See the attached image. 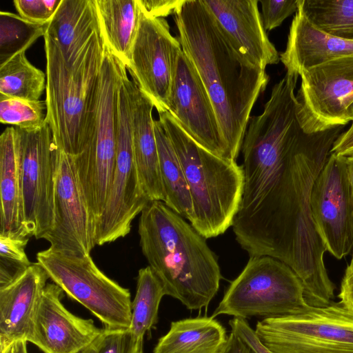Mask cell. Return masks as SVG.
Instances as JSON below:
<instances>
[{
	"label": "cell",
	"instance_id": "cell-17",
	"mask_svg": "<svg viewBox=\"0 0 353 353\" xmlns=\"http://www.w3.org/2000/svg\"><path fill=\"white\" fill-rule=\"evenodd\" d=\"M168 112L199 145L230 159L210 97L183 50L175 68Z\"/></svg>",
	"mask_w": 353,
	"mask_h": 353
},
{
	"label": "cell",
	"instance_id": "cell-26",
	"mask_svg": "<svg viewBox=\"0 0 353 353\" xmlns=\"http://www.w3.org/2000/svg\"><path fill=\"white\" fill-rule=\"evenodd\" d=\"M105 45L125 66L138 30V0H95Z\"/></svg>",
	"mask_w": 353,
	"mask_h": 353
},
{
	"label": "cell",
	"instance_id": "cell-1",
	"mask_svg": "<svg viewBox=\"0 0 353 353\" xmlns=\"http://www.w3.org/2000/svg\"><path fill=\"white\" fill-rule=\"evenodd\" d=\"M343 126L310 134L282 160L259 204L236 215V240L250 256H269L292 269L301 279L306 302L324 307L335 286L325 264V246L310 208L314 183Z\"/></svg>",
	"mask_w": 353,
	"mask_h": 353
},
{
	"label": "cell",
	"instance_id": "cell-39",
	"mask_svg": "<svg viewBox=\"0 0 353 353\" xmlns=\"http://www.w3.org/2000/svg\"><path fill=\"white\" fill-rule=\"evenodd\" d=\"M338 297L339 302L353 312V253L341 281Z\"/></svg>",
	"mask_w": 353,
	"mask_h": 353
},
{
	"label": "cell",
	"instance_id": "cell-21",
	"mask_svg": "<svg viewBox=\"0 0 353 353\" xmlns=\"http://www.w3.org/2000/svg\"><path fill=\"white\" fill-rule=\"evenodd\" d=\"M353 55V41L329 34L313 25L298 9L280 61L288 73L300 76L309 69L332 59Z\"/></svg>",
	"mask_w": 353,
	"mask_h": 353
},
{
	"label": "cell",
	"instance_id": "cell-33",
	"mask_svg": "<svg viewBox=\"0 0 353 353\" xmlns=\"http://www.w3.org/2000/svg\"><path fill=\"white\" fill-rule=\"evenodd\" d=\"M29 236L0 234V287L10 283L32 263L25 249Z\"/></svg>",
	"mask_w": 353,
	"mask_h": 353
},
{
	"label": "cell",
	"instance_id": "cell-44",
	"mask_svg": "<svg viewBox=\"0 0 353 353\" xmlns=\"http://www.w3.org/2000/svg\"><path fill=\"white\" fill-rule=\"evenodd\" d=\"M347 112L349 119H350V121L352 122V124L353 125V102L347 108Z\"/></svg>",
	"mask_w": 353,
	"mask_h": 353
},
{
	"label": "cell",
	"instance_id": "cell-29",
	"mask_svg": "<svg viewBox=\"0 0 353 353\" xmlns=\"http://www.w3.org/2000/svg\"><path fill=\"white\" fill-rule=\"evenodd\" d=\"M46 89V75L20 53L0 65V94L39 101Z\"/></svg>",
	"mask_w": 353,
	"mask_h": 353
},
{
	"label": "cell",
	"instance_id": "cell-15",
	"mask_svg": "<svg viewBox=\"0 0 353 353\" xmlns=\"http://www.w3.org/2000/svg\"><path fill=\"white\" fill-rule=\"evenodd\" d=\"M312 216L326 251L341 259L353 249V201L346 157L331 153L310 196Z\"/></svg>",
	"mask_w": 353,
	"mask_h": 353
},
{
	"label": "cell",
	"instance_id": "cell-16",
	"mask_svg": "<svg viewBox=\"0 0 353 353\" xmlns=\"http://www.w3.org/2000/svg\"><path fill=\"white\" fill-rule=\"evenodd\" d=\"M94 236L95 221L81 185L73 157L59 150L53 226L43 239L54 250L85 256L90 255L96 245Z\"/></svg>",
	"mask_w": 353,
	"mask_h": 353
},
{
	"label": "cell",
	"instance_id": "cell-4",
	"mask_svg": "<svg viewBox=\"0 0 353 353\" xmlns=\"http://www.w3.org/2000/svg\"><path fill=\"white\" fill-rule=\"evenodd\" d=\"M43 38L47 121L59 150L74 157L94 136L105 41L101 31L98 32L75 63L69 65L55 43L46 35Z\"/></svg>",
	"mask_w": 353,
	"mask_h": 353
},
{
	"label": "cell",
	"instance_id": "cell-45",
	"mask_svg": "<svg viewBox=\"0 0 353 353\" xmlns=\"http://www.w3.org/2000/svg\"><path fill=\"white\" fill-rule=\"evenodd\" d=\"M0 353H11V344L3 347H0Z\"/></svg>",
	"mask_w": 353,
	"mask_h": 353
},
{
	"label": "cell",
	"instance_id": "cell-11",
	"mask_svg": "<svg viewBox=\"0 0 353 353\" xmlns=\"http://www.w3.org/2000/svg\"><path fill=\"white\" fill-rule=\"evenodd\" d=\"M130 83L125 72L118 95L116 165L103 211L95 223L94 239L99 245L128 234L132 221L150 202L134 161Z\"/></svg>",
	"mask_w": 353,
	"mask_h": 353
},
{
	"label": "cell",
	"instance_id": "cell-31",
	"mask_svg": "<svg viewBox=\"0 0 353 353\" xmlns=\"http://www.w3.org/2000/svg\"><path fill=\"white\" fill-rule=\"evenodd\" d=\"M49 23L30 22L19 15L0 12V65L25 52L40 37H44Z\"/></svg>",
	"mask_w": 353,
	"mask_h": 353
},
{
	"label": "cell",
	"instance_id": "cell-25",
	"mask_svg": "<svg viewBox=\"0 0 353 353\" xmlns=\"http://www.w3.org/2000/svg\"><path fill=\"white\" fill-rule=\"evenodd\" d=\"M228 337L225 327L212 316L187 318L171 323L153 353H220Z\"/></svg>",
	"mask_w": 353,
	"mask_h": 353
},
{
	"label": "cell",
	"instance_id": "cell-30",
	"mask_svg": "<svg viewBox=\"0 0 353 353\" xmlns=\"http://www.w3.org/2000/svg\"><path fill=\"white\" fill-rule=\"evenodd\" d=\"M298 9L321 30L353 41V0H299Z\"/></svg>",
	"mask_w": 353,
	"mask_h": 353
},
{
	"label": "cell",
	"instance_id": "cell-20",
	"mask_svg": "<svg viewBox=\"0 0 353 353\" xmlns=\"http://www.w3.org/2000/svg\"><path fill=\"white\" fill-rule=\"evenodd\" d=\"M48 279L39 263H32L13 281L0 287V347L26 340Z\"/></svg>",
	"mask_w": 353,
	"mask_h": 353
},
{
	"label": "cell",
	"instance_id": "cell-13",
	"mask_svg": "<svg viewBox=\"0 0 353 353\" xmlns=\"http://www.w3.org/2000/svg\"><path fill=\"white\" fill-rule=\"evenodd\" d=\"M296 99L299 117L307 134L343 126L350 121L353 102V55L338 57L305 70Z\"/></svg>",
	"mask_w": 353,
	"mask_h": 353
},
{
	"label": "cell",
	"instance_id": "cell-32",
	"mask_svg": "<svg viewBox=\"0 0 353 353\" xmlns=\"http://www.w3.org/2000/svg\"><path fill=\"white\" fill-rule=\"evenodd\" d=\"M0 121L23 130H34L47 122L46 101H26L0 94Z\"/></svg>",
	"mask_w": 353,
	"mask_h": 353
},
{
	"label": "cell",
	"instance_id": "cell-41",
	"mask_svg": "<svg viewBox=\"0 0 353 353\" xmlns=\"http://www.w3.org/2000/svg\"><path fill=\"white\" fill-rule=\"evenodd\" d=\"M220 353H256L241 339L231 332L227 343Z\"/></svg>",
	"mask_w": 353,
	"mask_h": 353
},
{
	"label": "cell",
	"instance_id": "cell-8",
	"mask_svg": "<svg viewBox=\"0 0 353 353\" xmlns=\"http://www.w3.org/2000/svg\"><path fill=\"white\" fill-rule=\"evenodd\" d=\"M125 70L124 63L105 45L94 136L85 150L73 157L95 223L103 211L116 165L118 95Z\"/></svg>",
	"mask_w": 353,
	"mask_h": 353
},
{
	"label": "cell",
	"instance_id": "cell-40",
	"mask_svg": "<svg viewBox=\"0 0 353 353\" xmlns=\"http://www.w3.org/2000/svg\"><path fill=\"white\" fill-rule=\"evenodd\" d=\"M339 156L348 157L353 155V125L335 141L330 151Z\"/></svg>",
	"mask_w": 353,
	"mask_h": 353
},
{
	"label": "cell",
	"instance_id": "cell-9",
	"mask_svg": "<svg viewBox=\"0 0 353 353\" xmlns=\"http://www.w3.org/2000/svg\"><path fill=\"white\" fill-rule=\"evenodd\" d=\"M37 261L49 279L110 328L129 329L132 319L130 290L106 276L90 255L77 256L48 248Z\"/></svg>",
	"mask_w": 353,
	"mask_h": 353
},
{
	"label": "cell",
	"instance_id": "cell-27",
	"mask_svg": "<svg viewBox=\"0 0 353 353\" xmlns=\"http://www.w3.org/2000/svg\"><path fill=\"white\" fill-rule=\"evenodd\" d=\"M164 203L190 222L193 214L189 188L177 154L161 121H154Z\"/></svg>",
	"mask_w": 353,
	"mask_h": 353
},
{
	"label": "cell",
	"instance_id": "cell-46",
	"mask_svg": "<svg viewBox=\"0 0 353 353\" xmlns=\"http://www.w3.org/2000/svg\"><path fill=\"white\" fill-rule=\"evenodd\" d=\"M137 353H143V343L140 345Z\"/></svg>",
	"mask_w": 353,
	"mask_h": 353
},
{
	"label": "cell",
	"instance_id": "cell-12",
	"mask_svg": "<svg viewBox=\"0 0 353 353\" xmlns=\"http://www.w3.org/2000/svg\"><path fill=\"white\" fill-rule=\"evenodd\" d=\"M15 128L24 227L29 236L43 239L54 222L59 148L48 121L34 130Z\"/></svg>",
	"mask_w": 353,
	"mask_h": 353
},
{
	"label": "cell",
	"instance_id": "cell-3",
	"mask_svg": "<svg viewBox=\"0 0 353 353\" xmlns=\"http://www.w3.org/2000/svg\"><path fill=\"white\" fill-rule=\"evenodd\" d=\"M138 232L142 253L165 294L188 310L208 307L222 276L206 239L161 201H150L142 210Z\"/></svg>",
	"mask_w": 353,
	"mask_h": 353
},
{
	"label": "cell",
	"instance_id": "cell-19",
	"mask_svg": "<svg viewBox=\"0 0 353 353\" xmlns=\"http://www.w3.org/2000/svg\"><path fill=\"white\" fill-rule=\"evenodd\" d=\"M238 51L265 70L280 55L270 41L259 10L258 0H203Z\"/></svg>",
	"mask_w": 353,
	"mask_h": 353
},
{
	"label": "cell",
	"instance_id": "cell-23",
	"mask_svg": "<svg viewBox=\"0 0 353 353\" xmlns=\"http://www.w3.org/2000/svg\"><path fill=\"white\" fill-rule=\"evenodd\" d=\"M99 31L95 0H61L45 35L55 43L65 62L72 65Z\"/></svg>",
	"mask_w": 353,
	"mask_h": 353
},
{
	"label": "cell",
	"instance_id": "cell-5",
	"mask_svg": "<svg viewBox=\"0 0 353 353\" xmlns=\"http://www.w3.org/2000/svg\"><path fill=\"white\" fill-rule=\"evenodd\" d=\"M159 120L177 154L189 188L190 224L205 239L232 226L242 199L244 176L236 161L216 155L195 141L169 112Z\"/></svg>",
	"mask_w": 353,
	"mask_h": 353
},
{
	"label": "cell",
	"instance_id": "cell-14",
	"mask_svg": "<svg viewBox=\"0 0 353 353\" xmlns=\"http://www.w3.org/2000/svg\"><path fill=\"white\" fill-rule=\"evenodd\" d=\"M181 52L179 41L171 34L167 21L151 17L140 8L138 30L126 68L158 113L168 112L175 68Z\"/></svg>",
	"mask_w": 353,
	"mask_h": 353
},
{
	"label": "cell",
	"instance_id": "cell-42",
	"mask_svg": "<svg viewBox=\"0 0 353 353\" xmlns=\"http://www.w3.org/2000/svg\"><path fill=\"white\" fill-rule=\"evenodd\" d=\"M346 165L350 189L353 201V155L346 157Z\"/></svg>",
	"mask_w": 353,
	"mask_h": 353
},
{
	"label": "cell",
	"instance_id": "cell-6",
	"mask_svg": "<svg viewBox=\"0 0 353 353\" xmlns=\"http://www.w3.org/2000/svg\"><path fill=\"white\" fill-rule=\"evenodd\" d=\"M298 77L286 72L273 86L263 112L250 119L241 148L244 184L236 215L259 204L283 158L309 135L299 117Z\"/></svg>",
	"mask_w": 353,
	"mask_h": 353
},
{
	"label": "cell",
	"instance_id": "cell-2",
	"mask_svg": "<svg viewBox=\"0 0 353 353\" xmlns=\"http://www.w3.org/2000/svg\"><path fill=\"white\" fill-rule=\"evenodd\" d=\"M174 21L182 50L213 104L228 157L236 161L252 108L269 76L238 51L203 0H183Z\"/></svg>",
	"mask_w": 353,
	"mask_h": 353
},
{
	"label": "cell",
	"instance_id": "cell-7",
	"mask_svg": "<svg viewBox=\"0 0 353 353\" xmlns=\"http://www.w3.org/2000/svg\"><path fill=\"white\" fill-rule=\"evenodd\" d=\"M308 305L303 285L291 268L272 256H254L231 282L212 316L275 318L299 313Z\"/></svg>",
	"mask_w": 353,
	"mask_h": 353
},
{
	"label": "cell",
	"instance_id": "cell-24",
	"mask_svg": "<svg viewBox=\"0 0 353 353\" xmlns=\"http://www.w3.org/2000/svg\"><path fill=\"white\" fill-rule=\"evenodd\" d=\"M0 234L29 236L24 227L21 174L14 127L6 128L0 136Z\"/></svg>",
	"mask_w": 353,
	"mask_h": 353
},
{
	"label": "cell",
	"instance_id": "cell-38",
	"mask_svg": "<svg viewBox=\"0 0 353 353\" xmlns=\"http://www.w3.org/2000/svg\"><path fill=\"white\" fill-rule=\"evenodd\" d=\"M183 0H138L141 10L157 18L174 14Z\"/></svg>",
	"mask_w": 353,
	"mask_h": 353
},
{
	"label": "cell",
	"instance_id": "cell-43",
	"mask_svg": "<svg viewBox=\"0 0 353 353\" xmlns=\"http://www.w3.org/2000/svg\"><path fill=\"white\" fill-rule=\"evenodd\" d=\"M27 343L25 339L13 342L11 343V353H28Z\"/></svg>",
	"mask_w": 353,
	"mask_h": 353
},
{
	"label": "cell",
	"instance_id": "cell-36",
	"mask_svg": "<svg viewBox=\"0 0 353 353\" xmlns=\"http://www.w3.org/2000/svg\"><path fill=\"white\" fill-rule=\"evenodd\" d=\"M262 8V20L266 31L279 26L283 21L299 7V0H260Z\"/></svg>",
	"mask_w": 353,
	"mask_h": 353
},
{
	"label": "cell",
	"instance_id": "cell-28",
	"mask_svg": "<svg viewBox=\"0 0 353 353\" xmlns=\"http://www.w3.org/2000/svg\"><path fill=\"white\" fill-rule=\"evenodd\" d=\"M166 295L163 283L150 266L139 270L136 293L132 301L129 330L137 341L143 339L158 323L159 307Z\"/></svg>",
	"mask_w": 353,
	"mask_h": 353
},
{
	"label": "cell",
	"instance_id": "cell-22",
	"mask_svg": "<svg viewBox=\"0 0 353 353\" xmlns=\"http://www.w3.org/2000/svg\"><path fill=\"white\" fill-rule=\"evenodd\" d=\"M131 117L134 161L143 190L150 200L164 202L150 99L131 81Z\"/></svg>",
	"mask_w": 353,
	"mask_h": 353
},
{
	"label": "cell",
	"instance_id": "cell-10",
	"mask_svg": "<svg viewBox=\"0 0 353 353\" xmlns=\"http://www.w3.org/2000/svg\"><path fill=\"white\" fill-rule=\"evenodd\" d=\"M254 331L272 353H353V312L339 301L263 319Z\"/></svg>",
	"mask_w": 353,
	"mask_h": 353
},
{
	"label": "cell",
	"instance_id": "cell-34",
	"mask_svg": "<svg viewBox=\"0 0 353 353\" xmlns=\"http://www.w3.org/2000/svg\"><path fill=\"white\" fill-rule=\"evenodd\" d=\"M142 343L143 339L135 341L129 329L105 327L78 353H137Z\"/></svg>",
	"mask_w": 353,
	"mask_h": 353
},
{
	"label": "cell",
	"instance_id": "cell-35",
	"mask_svg": "<svg viewBox=\"0 0 353 353\" xmlns=\"http://www.w3.org/2000/svg\"><path fill=\"white\" fill-rule=\"evenodd\" d=\"M61 0H14L19 16L35 23H48L54 17Z\"/></svg>",
	"mask_w": 353,
	"mask_h": 353
},
{
	"label": "cell",
	"instance_id": "cell-18",
	"mask_svg": "<svg viewBox=\"0 0 353 353\" xmlns=\"http://www.w3.org/2000/svg\"><path fill=\"white\" fill-rule=\"evenodd\" d=\"M63 291L47 283L39 299L26 341L43 353H78L101 332L92 319L71 313L62 303Z\"/></svg>",
	"mask_w": 353,
	"mask_h": 353
},
{
	"label": "cell",
	"instance_id": "cell-37",
	"mask_svg": "<svg viewBox=\"0 0 353 353\" xmlns=\"http://www.w3.org/2000/svg\"><path fill=\"white\" fill-rule=\"evenodd\" d=\"M231 332L241 339L256 353H272L259 339L255 331L245 319L233 318L229 321Z\"/></svg>",
	"mask_w": 353,
	"mask_h": 353
}]
</instances>
